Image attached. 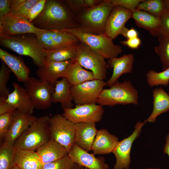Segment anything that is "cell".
<instances>
[{
    "label": "cell",
    "mask_w": 169,
    "mask_h": 169,
    "mask_svg": "<svg viewBox=\"0 0 169 169\" xmlns=\"http://www.w3.org/2000/svg\"><path fill=\"white\" fill-rule=\"evenodd\" d=\"M31 23L38 28L48 31L78 27L76 17L63 0H46L42 11Z\"/></svg>",
    "instance_id": "1"
},
{
    "label": "cell",
    "mask_w": 169,
    "mask_h": 169,
    "mask_svg": "<svg viewBox=\"0 0 169 169\" xmlns=\"http://www.w3.org/2000/svg\"><path fill=\"white\" fill-rule=\"evenodd\" d=\"M115 6L107 0L84 10L76 16L78 27L81 31L95 34H104L109 16Z\"/></svg>",
    "instance_id": "2"
},
{
    "label": "cell",
    "mask_w": 169,
    "mask_h": 169,
    "mask_svg": "<svg viewBox=\"0 0 169 169\" xmlns=\"http://www.w3.org/2000/svg\"><path fill=\"white\" fill-rule=\"evenodd\" d=\"M0 44L18 54L32 58L34 64L39 68L45 64L44 49L36 38L21 35L0 37Z\"/></svg>",
    "instance_id": "3"
},
{
    "label": "cell",
    "mask_w": 169,
    "mask_h": 169,
    "mask_svg": "<svg viewBox=\"0 0 169 169\" xmlns=\"http://www.w3.org/2000/svg\"><path fill=\"white\" fill-rule=\"evenodd\" d=\"M138 93L129 80L122 82L118 80L109 89H103L96 104L102 106H114L118 105L138 104Z\"/></svg>",
    "instance_id": "4"
},
{
    "label": "cell",
    "mask_w": 169,
    "mask_h": 169,
    "mask_svg": "<svg viewBox=\"0 0 169 169\" xmlns=\"http://www.w3.org/2000/svg\"><path fill=\"white\" fill-rule=\"evenodd\" d=\"M45 115L37 117L16 140L13 146L17 149L36 150L50 139L49 123Z\"/></svg>",
    "instance_id": "5"
},
{
    "label": "cell",
    "mask_w": 169,
    "mask_h": 169,
    "mask_svg": "<svg viewBox=\"0 0 169 169\" xmlns=\"http://www.w3.org/2000/svg\"><path fill=\"white\" fill-rule=\"evenodd\" d=\"M60 31L72 34L80 42L87 45L105 59L116 57L123 51L120 46L115 44L113 39L105 33L95 34L88 33L81 31L78 28Z\"/></svg>",
    "instance_id": "6"
},
{
    "label": "cell",
    "mask_w": 169,
    "mask_h": 169,
    "mask_svg": "<svg viewBox=\"0 0 169 169\" xmlns=\"http://www.w3.org/2000/svg\"><path fill=\"white\" fill-rule=\"evenodd\" d=\"M105 59L85 44L80 41L78 43L75 60L82 67L90 70L96 79L103 80L106 78L109 66Z\"/></svg>",
    "instance_id": "7"
},
{
    "label": "cell",
    "mask_w": 169,
    "mask_h": 169,
    "mask_svg": "<svg viewBox=\"0 0 169 169\" xmlns=\"http://www.w3.org/2000/svg\"><path fill=\"white\" fill-rule=\"evenodd\" d=\"M49 128L50 138L64 146L69 152L74 144L75 124L62 115L50 117Z\"/></svg>",
    "instance_id": "8"
},
{
    "label": "cell",
    "mask_w": 169,
    "mask_h": 169,
    "mask_svg": "<svg viewBox=\"0 0 169 169\" xmlns=\"http://www.w3.org/2000/svg\"><path fill=\"white\" fill-rule=\"evenodd\" d=\"M46 30L36 27L25 18L11 12L0 19V37L26 33L37 35Z\"/></svg>",
    "instance_id": "9"
},
{
    "label": "cell",
    "mask_w": 169,
    "mask_h": 169,
    "mask_svg": "<svg viewBox=\"0 0 169 169\" xmlns=\"http://www.w3.org/2000/svg\"><path fill=\"white\" fill-rule=\"evenodd\" d=\"M54 84L41 80L33 76L30 77L24 83V88L35 108L43 110L51 106L53 103L52 95L54 90Z\"/></svg>",
    "instance_id": "10"
},
{
    "label": "cell",
    "mask_w": 169,
    "mask_h": 169,
    "mask_svg": "<svg viewBox=\"0 0 169 169\" xmlns=\"http://www.w3.org/2000/svg\"><path fill=\"white\" fill-rule=\"evenodd\" d=\"M107 82L95 79L71 86L73 101L76 105L95 104Z\"/></svg>",
    "instance_id": "11"
},
{
    "label": "cell",
    "mask_w": 169,
    "mask_h": 169,
    "mask_svg": "<svg viewBox=\"0 0 169 169\" xmlns=\"http://www.w3.org/2000/svg\"><path fill=\"white\" fill-rule=\"evenodd\" d=\"M63 110L62 115L75 124L100 122L104 113L102 106L97 104L76 105L74 108L64 109Z\"/></svg>",
    "instance_id": "12"
},
{
    "label": "cell",
    "mask_w": 169,
    "mask_h": 169,
    "mask_svg": "<svg viewBox=\"0 0 169 169\" xmlns=\"http://www.w3.org/2000/svg\"><path fill=\"white\" fill-rule=\"evenodd\" d=\"M146 122L138 121L132 133L128 137L119 141L112 153L116 158L114 169H130L131 163V148L133 142L140 135Z\"/></svg>",
    "instance_id": "13"
},
{
    "label": "cell",
    "mask_w": 169,
    "mask_h": 169,
    "mask_svg": "<svg viewBox=\"0 0 169 169\" xmlns=\"http://www.w3.org/2000/svg\"><path fill=\"white\" fill-rule=\"evenodd\" d=\"M132 11L120 6H115L107 20L105 34L113 39L120 34L125 37L128 29L125 24L131 18Z\"/></svg>",
    "instance_id": "14"
},
{
    "label": "cell",
    "mask_w": 169,
    "mask_h": 169,
    "mask_svg": "<svg viewBox=\"0 0 169 169\" xmlns=\"http://www.w3.org/2000/svg\"><path fill=\"white\" fill-rule=\"evenodd\" d=\"M34 35L43 48L47 50L75 44L79 41L72 34L64 31L46 30Z\"/></svg>",
    "instance_id": "15"
},
{
    "label": "cell",
    "mask_w": 169,
    "mask_h": 169,
    "mask_svg": "<svg viewBox=\"0 0 169 169\" xmlns=\"http://www.w3.org/2000/svg\"><path fill=\"white\" fill-rule=\"evenodd\" d=\"M70 159L78 165L88 169H110L104 157H97L74 143L68 154Z\"/></svg>",
    "instance_id": "16"
},
{
    "label": "cell",
    "mask_w": 169,
    "mask_h": 169,
    "mask_svg": "<svg viewBox=\"0 0 169 169\" xmlns=\"http://www.w3.org/2000/svg\"><path fill=\"white\" fill-rule=\"evenodd\" d=\"M37 118L32 115L15 110L12 125L2 144L13 146L16 140Z\"/></svg>",
    "instance_id": "17"
},
{
    "label": "cell",
    "mask_w": 169,
    "mask_h": 169,
    "mask_svg": "<svg viewBox=\"0 0 169 169\" xmlns=\"http://www.w3.org/2000/svg\"><path fill=\"white\" fill-rule=\"evenodd\" d=\"M12 84L14 90L8 95L5 101L19 111L32 115L35 108L27 90L16 82Z\"/></svg>",
    "instance_id": "18"
},
{
    "label": "cell",
    "mask_w": 169,
    "mask_h": 169,
    "mask_svg": "<svg viewBox=\"0 0 169 169\" xmlns=\"http://www.w3.org/2000/svg\"><path fill=\"white\" fill-rule=\"evenodd\" d=\"M73 61L46 62L37 70L36 74L40 80L54 84L59 78L64 77L67 68Z\"/></svg>",
    "instance_id": "19"
},
{
    "label": "cell",
    "mask_w": 169,
    "mask_h": 169,
    "mask_svg": "<svg viewBox=\"0 0 169 169\" xmlns=\"http://www.w3.org/2000/svg\"><path fill=\"white\" fill-rule=\"evenodd\" d=\"M0 58L14 73L18 81L24 83L28 80L30 69L20 56L12 54L0 49Z\"/></svg>",
    "instance_id": "20"
},
{
    "label": "cell",
    "mask_w": 169,
    "mask_h": 169,
    "mask_svg": "<svg viewBox=\"0 0 169 169\" xmlns=\"http://www.w3.org/2000/svg\"><path fill=\"white\" fill-rule=\"evenodd\" d=\"M97 131L95 123L75 124L74 143L87 151H91Z\"/></svg>",
    "instance_id": "21"
},
{
    "label": "cell",
    "mask_w": 169,
    "mask_h": 169,
    "mask_svg": "<svg viewBox=\"0 0 169 169\" xmlns=\"http://www.w3.org/2000/svg\"><path fill=\"white\" fill-rule=\"evenodd\" d=\"M118 138L106 129L98 130L91 151L95 155H106L112 153L119 142Z\"/></svg>",
    "instance_id": "22"
},
{
    "label": "cell",
    "mask_w": 169,
    "mask_h": 169,
    "mask_svg": "<svg viewBox=\"0 0 169 169\" xmlns=\"http://www.w3.org/2000/svg\"><path fill=\"white\" fill-rule=\"evenodd\" d=\"M134 61V56L132 54H125L120 58L108 59V65L113 69V72L107 82V86L110 87L123 74L132 72Z\"/></svg>",
    "instance_id": "23"
},
{
    "label": "cell",
    "mask_w": 169,
    "mask_h": 169,
    "mask_svg": "<svg viewBox=\"0 0 169 169\" xmlns=\"http://www.w3.org/2000/svg\"><path fill=\"white\" fill-rule=\"evenodd\" d=\"M36 151L42 164L59 160L68 153L64 146L51 138Z\"/></svg>",
    "instance_id": "24"
},
{
    "label": "cell",
    "mask_w": 169,
    "mask_h": 169,
    "mask_svg": "<svg viewBox=\"0 0 169 169\" xmlns=\"http://www.w3.org/2000/svg\"><path fill=\"white\" fill-rule=\"evenodd\" d=\"M71 85L66 78L57 80L54 84V90L52 95L53 103H60L63 109L72 108L73 99Z\"/></svg>",
    "instance_id": "25"
},
{
    "label": "cell",
    "mask_w": 169,
    "mask_h": 169,
    "mask_svg": "<svg viewBox=\"0 0 169 169\" xmlns=\"http://www.w3.org/2000/svg\"><path fill=\"white\" fill-rule=\"evenodd\" d=\"M131 18L136 25L148 30L153 36H157L160 23V17L136 8L132 11Z\"/></svg>",
    "instance_id": "26"
},
{
    "label": "cell",
    "mask_w": 169,
    "mask_h": 169,
    "mask_svg": "<svg viewBox=\"0 0 169 169\" xmlns=\"http://www.w3.org/2000/svg\"><path fill=\"white\" fill-rule=\"evenodd\" d=\"M153 109L151 115L145 122L154 123L156 118L169 110V95L162 88H155L152 92Z\"/></svg>",
    "instance_id": "27"
},
{
    "label": "cell",
    "mask_w": 169,
    "mask_h": 169,
    "mask_svg": "<svg viewBox=\"0 0 169 169\" xmlns=\"http://www.w3.org/2000/svg\"><path fill=\"white\" fill-rule=\"evenodd\" d=\"M65 78L71 86L78 85L86 81L96 79L91 71L84 69L76 61H73L66 71Z\"/></svg>",
    "instance_id": "28"
},
{
    "label": "cell",
    "mask_w": 169,
    "mask_h": 169,
    "mask_svg": "<svg viewBox=\"0 0 169 169\" xmlns=\"http://www.w3.org/2000/svg\"><path fill=\"white\" fill-rule=\"evenodd\" d=\"M15 162L20 169H41L43 165L36 150L17 148Z\"/></svg>",
    "instance_id": "29"
},
{
    "label": "cell",
    "mask_w": 169,
    "mask_h": 169,
    "mask_svg": "<svg viewBox=\"0 0 169 169\" xmlns=\"http://www.w3.org/2000/svg\"><path fill=\"white\" fill-rule=\"evenodd\" d=\"M78 43L52 50H47L44 49V53L46 62L75 60Z\"/></svg>",
    "instance_id": "30"
},
{
    "label": "cell",
    "mask_w": 169,
    "mask_h": 169,
    "mask_svg": "<svg viewBox=\"0 0 169 169\" xmlns=\"http://www.w3.org/2000/svg\"><path fill=\"white\" fill-rule=\"evenodd\" d=\"M16 148L4 143L0 148V169H11L15 165Z\"/></svg>",
    "instance_id": "31"
},
{
    "label": "cell",
    "mask_w": 169,
    "mask_h": 169,
    "mask_svg": "<svg viewBox=\"0 0 169 169\" xmlns=\"http://www.w3.org/2000/svg\"><path fill=\"white\" fill-rule=\"evenodd\" d=\"M136 9L159 17L167 12L162 0H144L138 4Z\"/></svg>",
    "instance_id": "32"
},
{
    "label": "cell",
    "mask_w": 169,
    "mask_h": 169,
    "mask_svg": "<svg viewBox=\"0 0 169 169\" xmlns=\"http://www.w3.org/2000/svg\"><path fill=\"white\" fill-rule=\"evenodd\" d=\"M63 1L75 17L83 10L97 6L103 2V0H65Z\"/></svg>",
    "instance_id": "33"
},
{
    "label": "cell",
    "mask_w": 169,
    "mask_h": 169,
    "mask_svg": "<svg viewBox=\"0 0 169 169\" xmlns=\"http://www.w3.org/2000/svg\"><path fill=\"white\" fill-rule=\"evenodd\" d=\"M158 38L159 45L154 47L155 53L159 57L164 70L169 67V37Z\"/></svg>",
    "instance_id": "34"
},
{
    "label": "cell",
    "mask_w": 169,
    "mask_h": 169,
    "mask_svg": "<svg viewBox=\"0 0 169 169\" xmlns=\"http://www.w3.org/2000/svg\"><path fill=\"white\" fill-rule=\"evenodd\" d=\"M146 77L148 84L151 87L159 85L167 86L169 83V67L160 72L150 70L146 73Z\"/></svg>",
    "instance_id": "35"
},
{
    "label": "cell",
    "mask_w": 169,
    "mask_h": 169,
    "mask_svg": "<svg viewBox=\"0 0 169 169\" xmlns=\"http://www.w3.org/2000/svg\"><path fill=\"white\" fill-rule=\"evenodd\" d=\"M11 72L10 69L2 61L0 69V101H5L10 93L7 84Z\"/></svg>",
    "instance_id": "36"
},
{
    "label": "cell",
    "mask_w": 169,
    "mask_h": 169,
    "mask_svg": "<svg viewBox=\"0 0 169 169\" xmlns=\"http://www.w3.org/2000/svg\"><path fill=\"white\" fill-rule=\"evenodd\" d=\"M78 166L67 154L57 161L43 164L41 169H75Z\"/></svg>",
    "instance_id": "37"
},
{
    "label": "cell",
    "mask_w": 169,
    "mask_h": 169,
    "mask_svg": "<svg viewBox=\"0 0 169 169\" xmlns=\"http://www.w3.org/2000/svg\"><path fill=\"white\" fill-rule=\"evenodd\" d=\"M14 111L0 115V142L4 140L11 126Z\"/></svg>",
    "instance_id": "38"
},
{
    "label": "cell",
    "mask_w": 169,
    "mask_h": 169,
    "mask_svg": "<svg viewBox=\"0 0 169 169\" xmlns=\"http://www.w3.org/2000/svg\"><path fill=\"white\" fill-rule=\"evenodd\" d=\"M39 0H23L15 7L10 9L11 12L25 17L27 14Z\"/></svg>",
    "instance_id": "39"
},
{
    "label": "cell",
    "mask_w": 169,
    "mask_h": 169,
    "mask_svg": "<svg viewBox=\"0 0 169 169\" xmlns=\"http://www.w3.org/2000/svg\"><path fill=\"white\" fill-rule=\"evenodd\" d=\"M160 23L157 37H169V13L166 12L160 17Z\"/></svg>",
    "instance_id": "40"
},
{
    "label": "cell",
    "mask_w": 169,
    "mask_h": 169,
    "mask_svg": "<svg viewBox=\"0 0 169 169\" xmlns=\"http://www.w3.org/2000/svg\"><path fill=\"white\" fill-rule=\"evenodd\" d=\"M114 6H120L132 11L136 8L138 4L144 0H107Z\"/></svg>",
    "instance_id": "41"
},
{
    "label": "cell",
    "mask_w": 169,
    "mask_h": 169,
    "mask_svg": "<svg viewBox=\"0 0 169 169\" xmlns=\"http://www.w3.org/2000/svg\"><path fill=\"white\" fill-rule=\"evenodd\" d=\"M46 1V0H39L28 12L25 18L31 22L42 11Z\"/></svg>",
    "instance_id": "42"
},
{
    "label": "cell",
    "mask_w": 169,
    "mask_h": 169,
    "mask_svg": "<svg viewBox=\"0 0 169 169\" xmlns=\"http://www.w3.org/2000/svg\"><path fill=\"white\" fill-rule=\"evenodd\" d=\"M121 44L124 46L133 49H138L141 44V40L138 37L127 39L125 40H123L120 42Z\"/></svg>",
    "instance_id": "43"
},
{
    "label": "cell",
    "mask_w": 169,
    "mask_h": 169,
    "mask_svg": "<svg viewBox=\"0 0 169 169\" xmlns=\"http://www.w3.org/2000/svg\"><path fill=\"white\" fill-rule=\"evenodd\" d=\"M10 12L8 0H0V19Z\"/></svg>",
    "instance_id": "44"
},
{
    "label": "cell",
    "mask_w": 169,
    "mask_h": 169,
    "mask_svg": "<svg viewBox=\"0 0 169 169\" xmlns=\"http://www.w3.org/2000/svg\"><path fill=\"white\" fill-rule=\"evenodd\" d=\"M16 109L5 100L0 101V115L14 111Z\"/></svg>",
    "instance_id": "45"
},
{
    "label": "cell",
    "mask_w": 169,
    "mask_h": 169,
    "mask_svg": "<svg viewBox=\"0 0 169 169\" xmlns=\"http://www.w3.org/2000/svg\"><path fill=\"white\" fill-rule=\"evenodd\" d=\"M138 32L133 28L128 29L127 31L125 37L127 39L138 37Z\"/></svg>",
    "instance_id": "46"
},
{
    "label": "cell",
    "mask_w": 169,
    "mask_h": 169,
    "mask_svg": "<svg viewBox=\"0 0 169 169\" xmlns=\"http://www.w3.org/2000/svg\"><path fill=\"white\" fill-rule=\"evenodd\" d=\"M164 153L168 155L169 157V133L166 138V143L163 149Z\"/></svg>",
    "instance_id": "47"
},
{
    "label": "cell",
    "mask_w": 169,
    "mask_h": 169,
    "mask_svg": "<svg viewBox=\"0 0 169 169\" xmlns=\"http://www.w3.org/2000/svg\"><path fill=\"white\" fill-rule=\"evenodd\" d=\"M164 1L166 12L169 13V0H164Z\"/></svg>",
    "instance_id": "48"
},
{
    "label": "cell",
    "mask_w": 169,
    "mask_h": 169,
    "mask_svg": "<svg viewBox=\"0 0 169 169\" xmlns=\"http://www.w3.org/2000/svg\"><path fill=\"white\" fill-rule=\"evenodd\" d=\"M75 169H84V168L78 165Z\"/></svg>",
    "instance_id": "49"
},
{
    "label": "cell",
    "mask_w": 169,
    "mask_h": 169,
    "mask_svg": "<svg viewBox=\"0 0 169 169\" xmlns=\"http://www.w3.org/2000/svg\"><path fill=\"white\" fill-rule=\"evenodd\" d=\"M11 169H20L17 166L15 165L14 166H13L12 168H11Z\"/></svg>",
    "instance_id": "50"
},
{
    "label": "cell",
    "mask_w": 169,
    "mask_h": 169,
    "mask_svg": "<svg viewBox=\"0 0 169 169\" xmlns=\"http://www.w3.org/2000/svg\"><path fill=\"white\" fill-rule=\"evenodd\" d=\"M145 169H161L159 168H155L154 167H151V168H146Z\"/></svg>",
    "instance_id": "51"
},
{
    "label": "cell",
    "mask_w": 169,
    "mask_h": 169,
    "mask_svg": "<svg viewBox=\"0 0 169 169\" xmlns=\"http://www.w3.org/2000/svg\"><path fill=\"white\" fill-rule=\"evenodd\" d=\"M84 169H87V168H84Z\"/></svg>",
    "instance_id": "52"
}]
</instances>
